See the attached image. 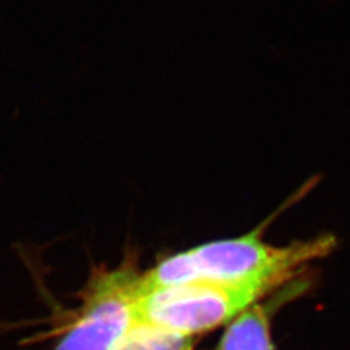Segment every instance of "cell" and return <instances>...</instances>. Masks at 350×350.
Returning <instances> with one entry per match:
<instances>
[{
    "label": "cell",
    "mask_w": 350,
    "mask_h": 350,
    "mask_svg": "<svg viewBox=\"0 0 350 350\" xmlns=\"http://www.w3.org/2000/svg\"><path fill=\"white\" fill-rule=\"evenodd\" d=\"M194 338L137 321L111 350H193Z\"/></svg>",
    "instance_id": "5b68a950"
},
{
    "label": "cell",
    "mask_w": 350,
    "mask_h": 350,
    "mask_svg": "<svg viewBox=\"0 0 350 350\" xmlns=\"http://www.w3.org/2000/svg\"><path fill=\"white\" fill-rule=\"evenodd\" d=\"M308 271L301 273L269 297L253 305L226 324L217 350H275L271 338V317L284 304L301 298L311 289Z\"/></svg>",
    "instance_id": "277c9868"
},
{
    "label": "cell",
    "mask_w": 350,
    "mask_h": 350,
    "mask_svg": "<svg viewBox=\"0 0 350 350\" xmlns=\"http://www.w3.org/2000/svg\"><path fill=\"white\" fill-rule=\"evenodd\" d=\"M139 279L129 260L96 270L82 293L79 314L54 350H111L139 321Z\"/></svg>",
    "instance_id": "3957f363"
},
{
    "label": "cell",
    "mask_w": 350,
    "mask_h": 350,
    "mask_svg": "<svg viewBox=\"0 0 350 350\" xmlns=\"http://www.w3.org/2000/svg\"><path fill=\"white\" fill-rule=\"evenodd\" d=\"M270 293L253 286L202 282L139 291L137 320L194 338L231 323Z\"/></svg>",
    "instance_id": "7a4b0ae2"
},
{
    "label": "cell",
    "mask_w": 350,
    "mask_h": 350,
    "mask_svg": "<svg viewBox=\"0 0 350 350\" xmlns=\"http://www.w3.org/2000/svg\"><path fill=\"white\" fill-rule=\"evenodd\" d=\"M266 225L261 224L245 235L212 241L163 258L153 269L140 273L139 291L202 282L273 292L306 271L315 260L330 256L337 247V238L332 234L273 245L262 239Z\"/></svg>",
    "instance_id": "6da1fadb"
}]
</instances>
